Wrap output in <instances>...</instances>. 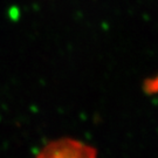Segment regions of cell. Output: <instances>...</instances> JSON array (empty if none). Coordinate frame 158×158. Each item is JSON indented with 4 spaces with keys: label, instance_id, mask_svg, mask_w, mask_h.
<instances>
[{
    "label": "cell",
    "instance_id": "6da1fadb",
    "mask_svg": "<svg viewBox=\"0 0 158 158\" xmlns=\"http://www.w3.org/2000/svg\"><path fill=\"white\" fill-rule=\"evenodd\" d=\"M36 158H97L96 150L74 138H60L48 143Z\"/></svg>",
    "mask_w": 158,
    "mask_h": 158
}]
</instances>
